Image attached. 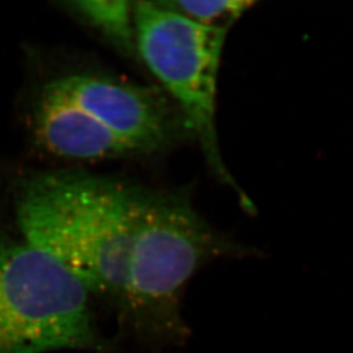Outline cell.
I'll list each match as a JSON object with an SVG mask.
<instances>
[{"mask_svg": "<svg viewBox=\"0 0 353 353\" xmlns=\"http://www.w3.org/2000/svg\"><path fill=\"white\" fill-rule=\"evenodd\" d=\"M134 22L139 53L173 99L210 170L246 210H253L228 170L217 134V80L229 29L201 26L163 3L150 1L134 3Z\"/></svg>", "mask_w": 353, "mask_h": 353, "instance_id": "277c9868", "label": "cell"}, {"mask_svg": "<svg viewBox=\"0 0 353 353\" xmlns=\"http://www.w3.org/2000/svg\"><path fill=\"white\" fill-rule=\"evenodd\" d=\"M68 5L118 46L126 50L137 47L134 3L120 0H90Z\"/></svg>", "mask_w": 353, "mask_h": 353, "instance_id": "52a82bcc", "label": "cell"}, {"mask_svg": "<svg viewBox=\"0 0 353 353\" xmlns=\"http://www.w3.org/2000/svg\"><path fill=\"white\" fill-rule=\"evenodd\" d=\"M90 296L53 257L0 229V353L103 350Z\"/></svg>", "mask_w": 353, "mask_h": 353, "instance_id": "3957f363", "label": "cell"}, {"mask_svg": "<svg viewBox=\"0 0 353 353\" xmlns=\"http://www.w3.org/2000/svg\"><path fill=\"white\" fill-rule=\"evenodd\" d=\"M181 15L188 17L196 23L206 27L229 29L250 7L253 1L243 0H224V1H163Z\"/></svg>", "mask_w": 353, "mask_h": 353, "instance_id": "ba28073f", "label": "cell"}, {"mask_svg": "<svg viewBox=\"0 0 353 353\" xmlns=\"http://www.w3.org/2000/svg\"><path fill=\"white\" fill-rule=\"evenodd\" d=\"M140 191L97 177L50 174L28 182L17 201L22 238L92 296L119 307Z\"/></svg>", "mask_w": 353, "mask_h": 353, "instance_id": "7a4b0ae2", "label": "cell"}, {"mask_svg": "<svg viewBox=\"0 0 353 353\" xmlns=\"http://www.w3.org/2000/svg\"><path fill=\"white\" fill-rule=\"evenodd\" d=\"M76 107L128 141L139 152L161 150L192 137L175 104L154 90L90 74L50 83Z\"/></svg>", "mask_w": 353, "mask_h": 353, "instance_id": "5b68a950", "label": "cell"}, {"mask_svg": "<svg viewBox=\"0 0 353 353\" xmlns=\"http://www.w3.org/2000/svg\"><path fill=\"white\" fill-rule=\"evenodd\" d=\"M36 134L47 150L71 159L137 154L134 145L101 125L47 85L36 114Z\"/></svg>", "mask_w": 353, "mask_h": 353, "instance_id": "8992f818", "label": "cell"}, {"mask_svg": "<svg viewBox=\"0 0 353 353\" xmlns=\"http://www.w3.org/2000/svg\"><path fill=\"white\" fill-rule=\"evenodd\" d=\"M252 253L200 216L188 192L141 190L121 320L149 352H179L190 337L182 316L189 281L213 261Z\"/></svg>", "mask_w": 353, "mask_h": 353, "instance_id": "6da1fadb", "label": "cell"}]
</instances>
